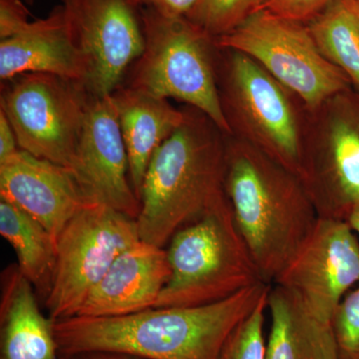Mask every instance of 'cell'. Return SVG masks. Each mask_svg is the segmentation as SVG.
Returning a JSON list of instances; mask_svg holds the SVG:
<instances>
[{
  "label": "cell",
  "instance_id": "1",
  "mask_svg": "<svg viewBox=\"0 0 359 359\" xmlns=\"http://www.w3.org/2000/svg\"><path fill=\"white\" fill-rule=\"evenodd\" d=\"M269 289V283L261 282L205 306L52 321L59 355L114 353L143 359H219L231 335Z\"/></svg>",
  "mask_w": 359,
  "mask_h": 359
},
{
  "label": "cell",
  "instance_id": "2",
  "mask_svg": "<svg viewBox=\"0 0 359 359\" xmlns=\"http://www.w3.org/2000/svg\"><path fill=\"white\" fill-rule=\"evenodd\" d=\"M224 193L262 278L273 285L320 219L308 189L259 149L228 136Z\"/></svg>",
  "mask_w": 359,
  "mask_h": 359
},
{
  "label": "cell",
  "instance_id": "3",
  "mask_svg": "<svg viewBox=\"0 0 359 359\" xmlns=\"http://www.w3.org/2000/svg\"><path fill=\"white\" fill-rule=\"evenodd\" d=\"M186 111L183 124L156 151L141 189L139 236L161 248L226 199L229 135L201 111Z\"/></svg>",
  "mask_w": 359,
  "mask_h": 359
},
{
  "label": "cell",
  "instance_id": "4",
  "mask_svg": "<svg viewBox=\"0 0 359 359\" xmlns=\"http://www.w3.org/2000/svg\"><path fill=\"white\" fill-rule=\"evenodd\" d=\"M216 69L219 100L231 136L259 149L302 178L306 119L304 104L242 52L218 47Z\"/></svg>",
  "mask_w": 359,
  "mask_h": 359
},
{
  "label": "cell",
  "instance_id": "5",
  "mask_svg": "<svg viewBox=\"0 0 359 359\" xmlns=\"http://www.w3.org/2000/svg\"><path fill=\"white\" fill-rule=\"evenodd\" d=\"M167 254L171 275L153 309L214 304L264 282L228 199L177 231Z\"/></svg>",
  "mask_w": 359,
  "mask_h": 359
},
{
  "label": "cell",
  "instance_id": "6",
  "mask_svg": "<svg viewBox=\"0 0 359 359\" xmlns=\"http://www.w3.org/2000/svg\"><path fill=\"white\" fill-rule=\"evenodd\" d=\"M141 13L145 47L122 84L181 101L231 136L219 100L214 39L185 16L172 18L150 8Z\"/></svg>",
  "mask_w": 359,
  "mask_h": 359
},
{
  "label": "cell",
  "instance_id": "7",
  "mask_svg": "<svg viewBox=\"0 0 359 359\" xmlns=\"http://www.w3.org/2000/svg\"><path fill=\"white\" fill-rule=\"evenodd\" d=\"M219 48L242 52L263 66L308 111L351 88V80L316 46L304 23L257 9L233 32L214 39Z\"/></svg>",
  "mask_w": 359,
  "mask_h": 359
},
{
  "label": "cell",
  "instance_id": "8",
  "mask_svg": "<svg viewBox=\"0 0 359 359\" xmlns=\"http://www.w3.org/2000/svg\"><path fill=\"white\" fill-rule=\"evenodd\" d=\"M302 180L320 218L359 207V95L351 88L306 110Z\"/></svg>",
  "mask_w": 359,
  "mask_h": 359
},
{
  "label": "cell",
  "instance_id": "9",
  "mask_svg": "<svg viewBox=\"0 0 359 359\" xmlns=\"http://www.w3.org/2000/svg\"><path fill=\"white\" fill-rule=\"evenodd\" d=\"M0 109L21 150L71 169L91 94L81 82L26 73L4 82Z\"/></svg>",
  "mask_w": 359,
  "mask_h": 359
},
{
  "label": "cell",
  "instance_id": "10",
  "mask_svg": "<svg viewBox=\"0 0 359 359\" xmlns=\"http://www.w3.org/2000/svg\"><path fill=\"white\" fill-rule=\"evenodd\" d=\"M140 240L136 219L91 204L66 224L45 306L52 321L77 316L89 292L124 250Z\"/></svg>",
  "mask_w": 359,
  "mask_h": 359
},
{
  "label": "cell",
  "instance_id": "11",
  "mask_svg": "<svg viewBox=\"0 0 359 359\" xmlns=\"http://www.w3.org/2000/svg\"><path fill=\"white\" fill-rule=\"evenodd\" d=\"M87 67L92 96L112 94L145 47L141 7L135 0H61Z\"/></svg>",
  "mask_w": 359,
  "mask_h": 359
},
{
  "label": "cell",
  "instance_id": "12",
  "mask_svg": "<svg viewBox=\"0 0 359 359\" xmlns=\"http://www.w3.org/2000/svg\"><path fill=\"white\" fill-rule=\"evenodd\" d=\"M346 221L320 218L294 259L273 283L297 294L323 323L359 283V241Z\"/></svg>",
  "mask_w": 359,
  "mask_h": 359
},
{
  "label": "cell",
  "instance_id": "13",
  "mask_svg": "<svg viewBox=\"0 0 359 359\" xmlns=\"http://www.w3.org/2000/svg\"><path fill=\"white\" fill-rule=\"evenodd\" d=\"M70 170L90 203L137 219L140 200L130 180L128 154L112 94L90 99Z\"/></svg>",
  "mask_w": 359,
  "mask_h": 359
},
{
  "label": "cell",
  "instance_id": "14",
  "mask_svg": "<svg viewBox=\"0 0 359 359\" xmlns=\"http://www.w3.org/2000/svg\"><path fill=\"white\" fill-rule=\"evenodd\" d=\"M0 197L39 221L56 243L66 224L92 204L70 169L21 149L0 162Z\"/></svg>",
  "mask_w": 359,
  "mask_h": 359
},
{
  "label": "cell",
  "instance_id": "15",
  "mask_svg": "<svg viewBox=\"0 0 359 359\" xmlns=\"http://www.w3.org/2000/svg\"><path fill=\"white\" fill-rule=\"evenodd\" d=\"M170 275L167 250L139 240L115 259L75 316L112 318L153 309Z\"/></svg>",
  "mask_w": 359,
  "mask_h": 359
},
{
  "label": "cell",
  "instance_id": "16",
  "mask_svg": "<svg viewBox=\"0 0 359 359\" xmlns=\"http://www.w3.org/2000/svg\"><path fill=\"white\" fill-rule=\"evenodd\" d=\"M26 73H48L85 86L86 62L62 4L54 7L46 18L30 21L14 36L0 40L2 83Z\"/></svg>",
  "mask_w": 359,
  "mask_h": 359
},
{
  "label": "cell",
  "instance_id": "17",
  "mask_svg": "<svg viewBox=\"0 0 359 359\" xmlns=\"http://www.w3.org/2000/svg\"><path fill=\"white\" fill-rule=\"evenodd\" d=\"M129 160L134 192L140 200L146 172L158 148L185 121L186 109L169 99L122 84L112 93Z\"/></svg>",
  "mask_w": 359,
  "mask_h": 359
},
{
  "label": "cell",
  "instance_id": "18",
  "mask_svg": "<svg viewBox=\"0 0 359 359\" xmlns=\"http://www.w3.org/2000/svg\"><path fill=\"white\" fill-rule=\"evenodd\" d=\"M2 283L0 359L60 358L53 323L40 311L32 283L18 266L6 269Z\"/></svg>",
  "mask_w": 359,
  "mask_h": 359
},
{
  "label": "cell",
  "instance_id": "19",
  "mask_svg": "<svg viewBox=\"0 0 359 359\" xmlns=\"http://www.w3.org/2000/svg\"><path fill=\"white\" fill-rule=\"evenodd\" d=\"M264 359H339L332 325L318 320L292 290L273 283Z\"/></svg>",
  "mask_w": 359,
  "mask_h": 359
},
{
  "label": "cell",
  "instance_id": "20",
  "mask_svg": "<svg viewBox=\"0 0 359 359\" xmlns=\"http://www.w3.org/2000/svg\"><path fill=\"white\" fill-rule=\"evenodd\" d=\"M0 233L13 248L20 273L46 297L57 259V243L32 216L0 201Z\"/></svg>",
  "mask_w": 359,
  "mask_h": 359
},
{
  "label": "cell",
  "instance_id": "21",
  "mask_svg": "<svg viewBox=\"0 0 359 359\" xmlns=\"http://www.w3.org/2000/svg\"><path fill=\"white\" fill-rule=\"evenodd\" d=\"M306 26L321 54L359 89V16L351 0H330Z\"/></svg>",
  "mask_w": 359,
  "mask_h": 359
},
{
  "label": "cell",
  "instance_id": "22",
  "mask_svg": "<svg viewBox=\"0 0 359 359\" xmlns=\"http://www.w3.org/2000/svg\"><path fill=\"white\" fill-rule=\"evenodd\" d=\"M262 0H198L186 16L216 39L233 32L257 11Z\"/></svg>",
  "mask_w": 359,
  "mask_h": 359
},
{
  "label": "cell",
  "instance_id": "23",
  "mask_svg": "<svg viewBox=\"0 0 359 359\" xmlns=\"http://www.w3.org/2000/svg\"><path fill=\"white\" fill-rule=\"evenodd\" d=\"M268 297L269 294L233 332L219 359H264L266 341L264 321Z\"/></svg>",
  "mask_w": 359,
  "mask_h": 359
},
{
  "label": "cell",
  "instance_id": "24",
  "mask_svg": "<svg viewBox=\"0 0 359 359\" xmlns=\"http://www.w3.org/2000/svg\"><path fill=\"white\" fill-rule=\"evenodd\" d=\"M332 330L339 359H359V283L335 309Z\"/></svg>",
  "mask_w": 359,
  "mask_h": 359
},
{
  "label": "cell",
  "instance_id": "25",
  "mask_svg": "<svg viewBox=\"0 0 359 359\" xmlns=\"http://www.w3.org/2000/svg\"><path fill=\"white\" fill-rule=\"evenodd\" d=\"M330 0H262L259 9L297 22L309 23Z\"/></svg>",
  "mask_w": 359,
  "mask_h": 359
},
{
  "label": "cell",
  "instance_id": "26",
  "mask_svg": "<svg viewBox=\"0 0 359 359\" xmlns=\"http://www.w3.org/2000/svg\"><path fill=\"white\" fill-rule=\"evenodd\" d=\"M30 21V13L23 0H0V40L18 34Z\"/></svg>",
  "mask_w": 359,
  "mask_h": 359
},
{
  "label": "cell",
  "instance_id": "27",
  "mask_svg": "<svg viewBox=\"0 0 359 359\" xmlns=\"http://www.w3.org/2000/svg\"><path fill=\"white\" fill-rule=\"evenodd\" d=\"M141 8H150L163 15L182 18L192 11L198 0H135Z\"/></svg>",
  "mask_w": 359,
  "mask_h": 359
},
{
  "label": "cell",
  "instance_id": "28",
  "mask_svg": "<svg viewBox=\"0 0 359 359\" xmlns=\"http://www.w3.org/2000/svg\"><path fill=\"white\" fill-rule=\"evenodd\" d=\"M20 150L13 125L4 110L0 109V162Z\"/></svg>",
  "mask_w": 359,
  "mask_h": 359
},
{
  "label": "cell",
  "instance_id": "29",
  "mask_svg": "<svg viewBox=\"0 0 359 359\" xmlns=\"http://www.w3.org/2000/svg\"><path fill=\"white\" fill-rule=\"evenodd\" d=\"M59 359H143L127 355V354L114 353H83L73 355L60 356Z\"/></svg>",
  "mask_w": 359,
  "mask_h": 359
},
{
  "label": "cell",
  "instance_id": "30",
  "mask_svg": "<svg viewBox=\"0 0 359 359\" xmlns=\"http://www.w3.org/2000/svg\"><path fill=\"white\" fill-rule=\"evenodd\" d=\"M347 223L351 226V229L354 231V233L359 237V207L356 208L349 215L348 218L346 219Z\"/></svg>",
  "mask_w": 359,
  "mask_h": 359
},
{
  "label": "cell",
  "instance_id": "31",
  "mask_svg": "<svg viewBox=\"0 0 359 359\" xmlns=\"http://www.w3.org/2000/svg\"><path fill=\"white\" fill-rule=\"evenodd\" d=\"M351 2H353V6L354 7V9H355L356 13H358V16H359V4H358V2L354 1V0H351Z\"/></svg>",
  "mask_w": 359,
  "mask_h": 359
},
{
  "label": "cell",
  "instance_id": "32",
  "mask_svg": "<svg viewBox=\"0 0 359 359\" xmlns=\"http://www.w3.org/2000/svg\"><path fill=\"white\" fill-rule=\"evenodd\" d=\"M27 6H33L34 4V0H23Z\"/></svg>",
  "mask_w": 359,
  "mask_h": 359
},
{
  "label": "cell",
  "instance_id": "33",
  "mask_svg": "<svg viewBox=\"0 0 359 359\" xmlns=\"http://www.w3.org/2000/svg\"><path fill=\"white\" fill-rule=\"evenodd\" d=\"M354 1L358 2L359 4V0H354Z\"/></svg>",
  "mask_w": 359,
  "mask_h": 359
}]
</instances>
